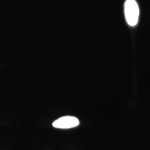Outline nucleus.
Segmentation results:
<instances>
[{
    "mask_svg": "<svg viewBox=\"0 0 150 150\" xmlns=\"http://www.w3.org/2000/svg\"><path fill=\"white\" fill-rule=\"evenodd\" d=\"M79 123L78 118L74 116H66L57 119L52 123V126L55 128L67 129L76 127Z\"/></svg>",
    "mask_w": 150,
    "mask_h": 150,
    "instance_id": "2",
    "label": "nucleus"
},
{
    "mask_svg": "<svg viewBox=\"0 0 150 150\" xmlns=\"http://www.w3.org/2000/svg\"><path fill=\"white\" fill-rule=\"evenodd\" d=\"M139 6L135 0H126L125 4V15L129 26H134L139 21Z\"/></svg>",
    "mask_w": 150,
    "mask_h": 150,
    "instance_id": "1",
    "label": "nucleus"
}]
</instances>
